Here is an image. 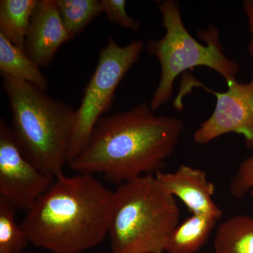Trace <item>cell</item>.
<instances>
[{
    "label": "cell",
    "mask_w": 253,
    "mask_h": 253,
    "mask_svg": "<svg viewBox=\"0 0 253 253\" xmlns=\"http://www.w3.org/2000/svg\"><path fill=\"white\" fill-rule=\"evenodd\" d=\"M0 73L18 81L31 83L44 91L49 89V81L41 68L24 49L11 44L0 34Z\"/></svg>",
    "instance_id": "obj_12"
},
{
    "label": "cell",
    "mask_w": 253,
    "mask_h": 253,
    "mask_svg": "<svg viewBox=\"0 0 253 253\" xmlns=\"http://www.w3.org/2000/svg\"><path fill=\"white\" fill-rule=\"evenodd\" d=\"M183 129L180 118L156 116L143 102L100 118L85 149L68 167L78 174H104L119 186L155 174L174 152Z\"/></svg>",
    "instance_id": "obj_1"
},
{
    "label": "cell",
    "mask_w": 253,
    "mask_h": 253,
    "mask_svg": "<svg viewBox=\"0 0 253 253\" xmlns=\"http://www.w3.org/2000/svg\"><path fill=\"white\" fill-rule=\"evenodd\" d=\"M215 253H253V218L236 215L217 228Z\"/></svg>",
    "instance_id": "obj_14"
},
{
    "label": "cell",
    "mask_w": 253,
    "mask_h": 253,
    "mask_svg": "<svg viewBox=\"0 0 253 253\" xmlns=\"http://www.w3.org/2000/svg\"><path fill=\"white\" fill-rule=\"evenodd\" d=\"M16 214V208L0 197V251H24L29 244Z\"/></svg>",
    "instance_id": "obj_16"
},
{
    "label": "cell",
    "mask_w": 253,
    "mask_h": 253,
    "mask_svg": "<svg viewBox=\"0 0 253 253\" xmlns=\"http://www.w3.org/2000/svg\"><path fill=\"white\" fill-rule=\"evenodd\" d=\"M11 114V130L26 158L42 172L63 174L68 164L76 110L46 91L15 78L2 77Z\"/></svg>",
    "instance_id": "obj_3"
},
{
    "label": "cell",
    "mask_w": 253,
    "mask_h": 253,
    "mask_svg": "<svg viewBox=\"0 0 253 253\" xmlns=\"http://www.w3.org/2000/svg\"><path fill=\"white\" fill-rule=\"evenodd\" d=\"M103 11L109 21L126 29L137 31L140 28V23L135 18L131 17L126 11V1L125 0H101Z\"/></svg>",
    "instance_id": "obj_18"
},
{
    "label": "cell",
    "mask_w": 253,
    "mask_h": 253,
    "mask_svg": "<svg viewBox=\"0 0 253 253\" xmlns=\"http://www.w3.org/2000/svg\"><path fill=\"white\" fill-rule=\"evenodd\" d=\"M0 253H29L26 251H15V252H9V251H0Z\"/></svg>",
    "instance_id": "obj_20"
},
{
    "label": "cell",
    "mask_w": 253,
    "mask_h": 253,
    "mask_svg": "<svg viewBox=\"0 0 253 253\" xmlns=\"http://www.w3.org/2000/svg\"><path fill=\"white\" fill-rule=\"evenodd\" d=\"M157 2L166 32L161 39L151 40L146 44L148 53L157 58L161 68V79L149 104L152 111L170 100L176 78L187 70L206 66L220 74L226 82L236 79L239 63L223 53L219 31L214 25L198 32L200 39L207 43L204 45L186 30L177 1L162 0Z\"/></svg>",
    "instance_id": "obj_5"
},
{
    "label": "cell",
    "mask_w": 253,
    "mask_h": 253,
    "mask_svg": "<svg viewBox=\"0 0 253 253\" xmlns=\"http://www.w3.org/2000/svg\"><path fill=\"white\" fill-rule=\"evenodd\" d=\"M143 49L141 40L122 46L113 38H109L106 45L101 49L97 65L76 110L68 164L85 149L96 123L111 109L118 84L138 62Z\"/></svg>",
    "instance_id": "obj_6"
},
{
    "label": "cell",
    "mask_w": 253,
    "mask_h": 253,
    "mask_svg": "<svg viewBox=\"0 0 253 253\" xmlns=\"http://www.w3.org/2000/svg\"><path fill=\"white\" fill-rule=\"evenodd\" d=\"M191 86H200L215 96L217 103L211 117L201 123L195 131L194 140L199 145L208 144L228 133L244 136L245 144L253 147V76L249 83L237 80L226 82L228 90L219 92L209 89L192 77H183ZM189 86H181V90Z\"/></svg>",
    "instance_id": "obj_7"
},
{
    "label": "cell",
    "mask_w": 253,
    "mask_h": 253,
    "mask_svg": "<svg viewBox=\"0 0 253 253\" xmlns=\"http://www.w3.org/2000/svg\"><path fill=\"white\" fill-rule=\"evenodd\" d=\"M113 191L92 174L56 176L21 221L36 247L52 253H81L109 234Z\"/></svg>",
    "instance_id": "obj_2"
},
{
    "label": "cell",
    "mask_w": 253,
    "mask_h": 253,
    "mask_svg": "<svg viewBox=\"0 0 253 253\" xmlns=\"http://www.w3.org/2000/svg\"><path fill=\"white\" fill-rule=\"evenodd\" d=\"M218 221L207 214H192L171 233L165 248L167 253H196L208 242Z\"/></svg>",
    "instance_id": "obj_11"
},
{
    "label": "cell",
    "mask_w": 253,
    "mask_h": 253,
    "mask_svg": "<svg viewBox=\"0 0 253 253\" xmlns=\"http://www.w3.org/2000/svg\"><path fill=\"white\" fill-rule=\"evenodd\" d=\"M229 191L236 199H242L248 193L253 198V156L240 165L229 184Z\"/></svg>",
    "instance_id": "obj_17"
},
{
    "label": "cell",
    "mask_w": 253,
    "mask_h": 253,
    "mask_svg": "<svg viewBox=\"0 0 253 253\" xmlns=\"http://www.w3.org/2000/svg\"><path fill=\"white\" fill-rule=\"evenodd\" d=\"M243 8L247 16L250 31L251 33L249 46V54L253 56V0H245L243 1Z\"/></svg>",
    "instance_id": "obj_19"
},
{
    "label": "cell",
    "mask_w": 253,
    "mask_h": 253,
    "mask_svg": "<svg viewBox=\"0 0 253 253\" xmlns=\"http://www.w3.org/2000/svg\"><path fill=\"white\" fill-rule=\"evenodd\" d=\"M56 2L63 26L72 38L104 12L101 0H56Z\"/></svg>",
    "instance_id": "obj_15"
},
{
    "label": "cell",
    "mask_w": 253,
    "mask_h": 253,
    "mask_svg": "<svg viewBox=\"0 0 253 253\" xmlns=\"http://www.w3.org/2000/svg\"><path fill=\"white\" fill-rule=\"evenodd\" d=\"M175 197L155 174L126 181L113 191L109 234L112 253H164L179 224Z\"/></svg>",
    "instance_id": "obj_4"
},
{
    "label": "cell",
    "mask_w": 253,
    "mask_h": 253,
    "mask_svg": "<svg viewBox=\"0 0 253 253\" xmlns=\"http://www.w3.org/2000/svg\"><path fill=\"white\" fill-rule=\"evenodd\" d=\"M54 176L42 172L23 154L11 126L0 119V197L27 212L46 192Z\"/></svg>",
    "instance_id": "obj_8"
},
{
    "label": "cell",
    "mask_w": 253,
    "mask_h": 253,
    "mask_svg": "<svg viewBox=\"0 0 253 253\" xmlns=\"http://www.w3.org/2000/svg\"><path fill=\"white\" fill-rule=\"evenodd\" d=\"M156 179L169 194L177 197L192 214H207L217 218L222 216L220 208L214 202V184L208 181L206 172L181 165L174 172L160 171Z\"/></svg>",
    "instance_id": "obj_10"
},
{
    "label": "cell",
    "mask_w": 253,
    "mask_h": 253,
    "mask_svg": "<svg viewBox=\"0 0 253 253\" xmlns=\"http://www.w3.org/2000/svg\"><path fill=\"white\" fill-rule=\"evenodd\" d=\"M73 38L63 26L56 0H38L24 50L40 68H47L61 46Z\"/></svg>",
    "instance_id": "obj_9"
},
{
    "label": "cell",
    "mask_w": 253,
    "mask_h": 253,
    "mask_svg": "<svg viewBox=\"0 0 253 253\" xmlns=\"http://www.w3.org/2000/svg\"><path fill=\"white\" fill-rule=\"evenodd\" d=\"M38 0H1L0 34L24 49L25 41Z\"/></svg>",
    "instance_id": "obj_13"
}]
</instances>
